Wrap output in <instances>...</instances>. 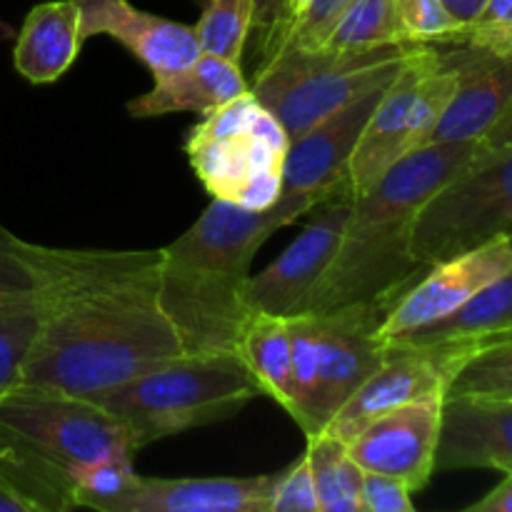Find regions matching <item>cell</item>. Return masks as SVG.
I'll return each instance as SVG.
<instances>
[{"mask_svg": "<svg viewBox=\"0 0 512 512\" xmlns=\"http://www.w3.org/2000/svg\"><path fill=\"white\" fill-rule=\"evenodd\" d=\"M385 313L388 303H355L288 315L293 380L285 413L305 438L325 433L350 395L380 368L388 355L380 338Z\"/></svg>", "mask_w": 512, "mask_h": 512, "instance_id": "cell-6", "label": "cell"}, {"mask_svg": "<svg viewBox=\"0 0 512 512\" xmlns=\"http://www.w3.org/2000/svg\"><path fill=\"white\" fill-rule=\"evenodd\" d=\"M283 10H285V0H255L253 28H250V35L255 33L260 55H263L265 48H268L270 38H273L280 18H283Z\"/></svg>", "mask_w": 512, "mask_h": 512, "instance_id": "cell-36", "label": "cell"}, {"mask_svg": "<svg viewBox=\"0 0 512 512\" xmlns=\"http://www.w3.org/2000/svg\"><path fill=\"white\" fill-rule=\"evenodd\" d=\"M235 353L253 375L260 395L288 410L290 380H293V348H290V325L285 315L250 310L240 325Z\"/></svg>", "mask_w": 512, "mask_h": 512, "instance_id": "cell-23", "label": "cell"}, {"mask_svg": "<svg viewBox=\"0 0 512 512\" xmlns=\"http://www.w3.org/2000/svg\"><path fill=\"white\" fill-rule=\"evenodd\" d=\"M458 70V90L435 125L430 143L483 138L512 100V50L495 53L460 45L443 53Z\"/></svg>", "mask_w": 512, "mask_h": 512, "instance_id": "cell-19", "label": "cell"}, {"mask_svg": "<svg viewBox=\"0 0 512 512\" xmlns=\"http://www.w3.org/2000/svg\"><path fill=\"white\" fill-rule=\"evenodd\" d=\"M478 353V343L388 345V355L380 368L350 395L325 433L345 443L368 420L388 410L428 395H448L458 370Z\"/></svg>", "mask_w": 512, "mask_h": 512, "instance_id": "cell-10", "label": "cell"}, {"mask_svg": "<svg viewBox=\"0 0 512 512\" xmlns=\"http://www.w3.org/2000/svg\"><path fill=\"white\" fill-rule=\"evenodd\" d=\"M470 512H512V473H505L503 483L495 485L485 498L473 503Z\"/></svg>", "mask_w": 512, "mask_h": 512, "instance_id": "cell-37", "label": "cell"}, {"mask_svg": "<svg viewBox=\"0 0 512 512\" xmlns=\"http://www.w3.org/2000/svg\"><path fill=\"white\" fill-rule=\"evenodd\" d=\"M448 395H508L512 398V330L490 340L458 370Z\"/></svg>", "mask_w": 512, "mask_h": 512, "instance_id": "cell-28", "label": "cell"}, {"mask_svg": "<svg viewBox=\"0 0 512 512\" xmlns=\"http://www.w3.org/2000/svg\"><path fill=\"white\" fill-rule=\"evenodd\" d=\"M80 33L83 40L93 35L118 40L153 78L175 73L203 53L193 25L145 13L130 0H80Z\"/></svg>", "mask_w": 512, "mask_h": 512, "instance_id": "cell-16", "label": "cell"}, {"mask_svg": "<svg viewBox=\"0 0 512 512\" xmlns=\"http://www.w3.org/2000/svg\"><path fill=\"white\" fill-rule=\"evenodd\" d=\"M290 135L260 105L253 123L233 133H200L190 128L185 153L200 183L213 198L248 210H265L283 195V163Z\"/></svg>", "mask_w": 512, "mask_h": 512, "instance_id": "cell-9", "label": "cell"}, {"mask_svg": "<svg viewBox=\"0 0 512 512\" xmlns=\"http://www.w3.org/2000/svg\"><path fill=\"white\" fill-rule=\"evenodd\" d=\"M40 325L18 385L98 400L185 353L160 303V250L28 243Z\"/></svg>", "mask_w": 512, "mask_h": 512, "instance_id": "cell-1", "label": "cell"}, {"mask_svg": "<svg viewBox=\"0 0 512 512\" xmlns=\"http://www.w3.org/2000/svg\"><path fill=\"white\" fill-rule=\"evenodd\" d=\"M512 270V233H500L475 248L433 263L388 305L380 338H400L448 318L470 298Z\"/></svg>", "mask_w": 512, "mask_h": 512, "instance_id": "cell-11", "label": "cell"}, {"mask_svg": "<svg viewBox=\"0 0 512 512\" xmlns=\"http://www.w3.org/2000/svg\"><path fill=\"white\" fill-rule=\"evenodd\" d=\"M35 290L28 260V240L18 238L0 223V305Z\"/></svg>", "mask_w": 512, "mask_h": 512, "instance_id": "cell-34", "label": "cell"}, {"mask_svg": "<svg viewBox=\"0 0 512 512\" xmlns=\"http://www.w3.org/2000/svg\"><path fill=\"white\" fill-rule=\"evenodd\" d=\"M80 0H48L30 8L13 48V65L28 83L63 78L83 48Z\"/></svg>", "mask_w": 512, "mask_h": 512, "instance_id": "cell-21", "label": "cell"}, {"mask_svg": "<svg viewBox=\"0 0 512 512\" xmlns=\"http://www.w3.org/2000/svg\"><path fill=\"white\" fill-rule=\"evenodd\" d=\"M0 512H28L23 500L3 483V478H0Z\"/></svg>", "mask_w": 512, "mask_h": 512, "instance_id": "cell-41", "label": "cell"}, {"mask_svg": "<svg viewBox=\"0 0 512 512\" xmlns=\"http://www.w3.org/2000/svg\"><path fill=\"white\" fill-rule=\"evenodd\" d=\"M350 208H353L350 190L315 205L310 223L285 248V253H280L258 275L250 273L243 293L245 305L250 310L285 315V318L298 313L338 253Z\"/></svg>", "mask_w": 512, "mask_h": 512, "instance_id": "cell-12", "label": "cell"}, {"mask_svg": "<svg viewBox=\"0 0 512 512\" xmlns=\"http://www.w3.org/2000/svg\"><path fill=\"white\" fill-rule=\"evenodd\" d=\"M500 233H512V148L488 153L428 200L413 248L433 265Z\"/></svg>", "mask_w": 512, "mask_h": 512, "instance_id": "cell-8", "label": "cell"}, {"mask_svg": "<svg viewBox=\"0 0 512 512\" xmlns=\"http://www.w3.org/2000/svg\"><path fill=\"white\" fill-rule=\"evenodd\" d=\"M413 493L398 478L380 473L363 475V512H413Z\"/></svg>", "mask_w": 512, "mask_h": 512, "instance_id": "cell-35", "label": "cell"}, {"mask_svg": "<svg viewBox=\"0 0 512 512\" xmlns=\"http://www.w3.org/2000/svg\"><path fill=\"white\" fill-rule=\"evenodd\" d=\"M305 458L313 473L320 512H363V475L345 443L330 433L308 438Z\"/></svg>", "mask_w": 512, "mask_h": 512, "instance_id": "cell-24", "label": "cell"}, {"mask_svg": "<svg viewBox=\"0 0 512 512\" xmlns=\"http://www.w3.org/2000/svg\"><path fill=\"white\" fill-rule=\"evenodd\" d=\"M268 512H320L313 473L305 455L285 470H278L270 490Z\"/></svg>", "mask_w": 512, "mask_h": 512, "instance_id": "cell-33", "label": "cell"}, {"mask_svg": "<svg viewBox=\"0 0 512 512\" xmlns=\"http://www.w3.org/2000/svg\"><path fill=\"white\" fill-rule=\"evenodd\" d=\"M38 325L40 303L35 290L0 305V398L18 388Z\"/></svg>", "mask_w": 512, "mask_h": 512, "instance_id": "cell-26", "label": "cell"}, {"mask_svg": "<svg viewBox=\"0 0 512 512\" xmlns=\"http://www.w3.org/2000/svg\"><path fill=\"white\" fill-rule=\"evenodd\" d=\"M443 3L448 5V10L460 20V23H470V20L480 13L485 0H443Z\"/></svg>", "mask_w": 512, "mask_h": 512, "instance_id": "cell-40", "label": "cell"}, {"mask_svg": "<svg viewBox=\"0 0 512 512\" xmlns=\"http://www.w3.org/2000/svg\"><path fill=\"white\" fill-rule=\"evenodd\" d=\"M460 45L495 53L512 50V0H485L480 13L465 23Z\"/></svg>", "mask_w": 512, "mask_h": 512, "instance_id": "cell-32", "label": "cell"}, {"mask_svg": "<svg viewBox=\"0 0 512 512\" xmlns=\"http://www.w3.org/2000/svg\"><path fill=\"white\" fill-rule=\"evenodd\" d=\"M135 453H110L85 463L73 473L75 508L103 512L110 500L118 498L138 473L133 468Z\"/></svg>", "mask_w": 512, "mask_h": 512, "instance_id": "cell-29", "label": "cell"}, {"mask_svg": "<svg viewBox=\"0 0 512 512\" xmlns=\"http://www.w3.org/2000/svg\"><path fill=\"white\" fill-rule=\"evenodd\" d=\"M483 140H440L413 150L353 195L333 263L298 313H325L355 303H393L430 265L415 255V223L433 195L485 158Z\"/></svg>", "mask_w": 512, "mask_h": 512, "instance_id": "cell-2", "label": "cell"}, {"mask_svg": "<svg viewBox=\"0 0 512 512\" xmlns=\"http://www.w3.org/2000/svg\"><path fill=\"white\" fill-rule=\"evenodd\" d=\"M248 83L240 63L213 53H200L185 68L155 78L148 93L128 103L133 118H160L170 113H208L225 100L245 93Z\"/></svg>", "mask_w": 512, "mask_h": 512, "instance_id": "cell-20", "label": "cell"}, {"mask_svg": "<svg viewBox=\"0 0 512 512\" xmlns=\"http://www.w3.org/2000/svg\"><path fill=\"white\" fill-rule=\"evenodd\" d=\"M393 83V80H390ZM390 83L375 85L343 108L295 135L283 163V193H323L350 188L348 163L355 145Z\"/></svg>", "mask_w": 512, "mask_h": 512, "instance_id": "cell-14", "label": "cell"}, {"mask_svg": "<svg viewBox=\"0 0 512 512\" xmlns=\"http://www.w3.org/2000/svg\"><path fill=\"white\" fill-rule=\"evenodd\" d=\"M480 140H483V145L488 153L512 148V100L505 105V110L500 113V118L495 120L493 128H490Z\"/></svg>", "mask_w": 512, "mask_h": 512, "instance_id": "cell-38", "label": "cell"}, {"mask_svg": "<svg viewBox=\"0 0 512 512\" xmlns=\"http://www.w3.org/2000/svg\"><path fill=\"white\" fill-rule=\"evenodd\" d=\"M353 0H310L303 13L290 23V28L280 35L278 43L268 50V55L278 53L283 48H303L315 50L328 40L333 28L338 25L340 15L348 10ZM265 55V58H268ZM263 58V60H265Z\"/></svg>", "mask_w": 512, "mask_h": 512, "instance_id": "cell-31", "label": "cell"}, {"mask_svg": "<svg viewBox=\"0 0 512 512\" xmlns=\"http://www.w3.org/2000/svg\"><path fill=\"white\" fill-rule=\"evenodd\" d=\"M512 330V270L470 298L448 318L388 340L385 345L478 343L480 350L498 335Z\"/></svg>", "mask_w": 512, "mask_h": 512, "instance_id": "cell-22", "label": "cell"}, {"mask_svg": "<svg viewBox=\"0 0 512 512\" xmlns=\"http://www.w3.org/2000/svg\"><path fill=\"white\" fill-rule=\"evenodd\" d=\"M138 453L133 435L100 403L18 385L0 398V478L28 512L75 508V468Z\"/></svg>", "mask_w": 512, "mask_h": 512, "instance_id": "cell-4", "label": "cell"}, {"mask_svg": "<svg viewBox=\"0 0 512 512\" xmlns=\"http://www.w3.org/2000/svg\"><path fill=\"white\" fill-rule=\"evenodd\" d=\"M275 475L250 478H145L133 483L103 512H268Z\"/></svg>", "mask_w": 512, "mask_h": 512, "instance_id": "cell-18", "label": "cell"}, {"mask_svg": "<svg viewBox=\"0 0 512 512\" xmlns=\"http://www.w3.org/2000/svg\"><path fill=\"white\" fill-rule=\"evenodd\" d=\"M445 395H428L368 420L345 448L368 473L390 475L420 493L435 473Z\"/></svg>", "mask_w": 512, "mask_h": 512, "instance_id": "cell-13", "label": "cell"}, {"mask_svg": "<svg viewBox=\"0 0 512 512\" xmlns=\"http://www.w3.org/2000/svg\"><path fill=\"white\" fill-rule=\"evenodd\" d=\"M345 190L350 188L283 193L265 210L213 198L180 238L160 248V303L178 328L185 353L235 350L240 325L250 313L243 293L258 250L275 230Z\"/></svg>", "mask_w": 512, "mask_h": 512, "instance_id": "cell-3", "label": "cell"}, {"mask_svg": "<svg viewBox=\"0 0 512 512\" xmlns=\"http://www.w3.org/2000/svg\"><path fill=\"white\" fill-rule=\"evenodd\" d=\"M440 63H443V53L435 45H415L400 73L385 88L348 163V183L353 195L365 193L370 185L383 178L390 165L408 155L405 138H408L415 95L425 75L433 73Z\"/></svg>", "mask_w": 512, "mask_h": 512, "instance_id": "cell-15", "label": "cell"}, {"mask_svg": "<svg viewBox=\"0 0 512 512\" xmlns=\"http://www.w3.org/2000/svg\"><path fill=\"white\" fill-rule=\"evenodd\" d=\"M415 43L385 48H283L260 60L250 93L288 130L290 140L375 85L390 83Z\"/></svg>", "mask_w": 512, "mask_h": 512, "instance_id": "cell-7", "label": "cell"}, {"mask_svg": "<svg viewBox=\"0 0 512 512\" xmlns=\"http://www.w3.org/2000/svg\"><path fill=\"white\" fill-rule=\"evenodd\" d=\"M258 395L235 350H203L178 355L95 403L115 415L143 450L155 440L233 418Z\"/></svg>", "mask_w": 512, "mask_h": 512, "instance_id": "cell-5", "label": "cell"}, {"mask_svg": "<svg viewBox=\"0 0 512 512\" xmlns=\"http://www.w3.org/2000/svg\"><path fill=\"white\" fill-rule=\"evenodd\" d=\"M405 43L395 0H353L320 48L358 50Z\"/></svg>", "mask_w": 512, "mask_h": 512, "instance_id": "cell-25", "label": "cell"}, {"mask_svg": "<svg viewBox=\"0 0 512 512\" xmlns=\"http://www.w3.org/2000/svg\"><path fill=\"white\" fill-rule=\"evenodd\" d=\"M253 8L255 0H208L195 25L203 53L240 63L253 28Z\"/></svg>", "mask_w": 512, "mask_h": 512, "instance_id": "cell-27", "label": "cell"}, {"mask_svg": "<svg viewBox=\"0 0 512 512\" xmlns=\"http://www.w3.org/2000/svg\"><path fill=\"white\" fill-rule=\"evenodd\" d=\"M490 468L512 473V398L445 395L435 473Z\"/></svg>", "mask_w": 512, "mask_h": 512, "instance_id": "cell-17", "label": "cell"}, {"mask_svg": "<svg viewBox=\"0 0 512 512\" xmlns=\"http://www.w3.org/2000/svg\"><path fill=\"white\" fill-rule=\"evenodd\" d=\"M310 0H285V10H283V18H280V23H278V28H275V33H273V38H270V43H268V48H265V53L260 55V60L265 58V55H268V50L273 48L275 43H278L280 40V35L285 33V30L290 28V23H293L295 18H298L300 13H303L305 10V5H308Z\"/></svg>", "mask_w": 512, "mask_h": 512, "instance_id": "cell-39", "label": "cell"}, {"mask_svg": "<svg viewBox=\"0 0 512 512\" xmlns=\"http://www.w3.org/2000/svg\"><path fill=\"white\" fill-rule=\"evenodd\" d=\"M400 25L408 43L460 45L465 23H460L443 0H395Z\"/></svg>", "mask_w": 512, "mask_h": 512, "instance_id": "cell-30", "label": "cell"}]
</instances>
